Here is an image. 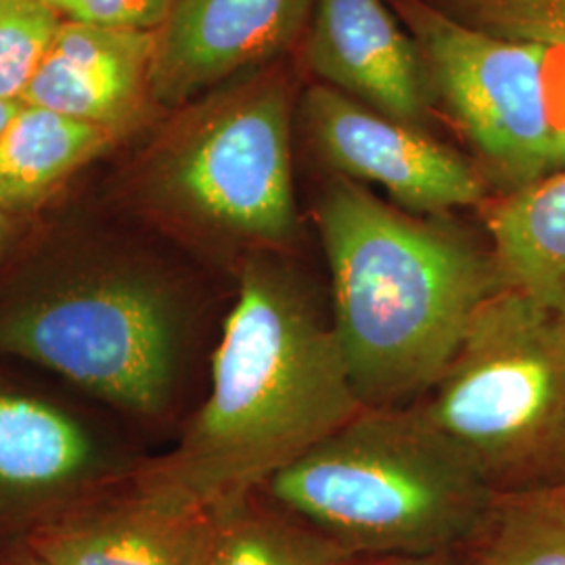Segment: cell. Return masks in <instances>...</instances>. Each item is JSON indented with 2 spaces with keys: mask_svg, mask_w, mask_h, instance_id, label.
<instances>
[{
  "mask_svg": "<svg viewBox=\"0 0 565 565\" xmlns=\"http://www.w3.org/2000/svg\"><path fill=\"white\" fill-rule=\"evenodd\" d=\"M21 103L2 102L0 99V141L9 128V124L15 118V114L20 111Z\"/></svg>",
  "mask_w": 565,
  "mask_h": 565,
  "instance_id": "obj_23",
  "label": "cell"
},
{
  "mask_svg": "<svg viewBox=\"0 0 565 565\" xmlns=\"http://www.w3.org/2000/svg\"><path fill=\"white\" fill-rule=\"evenodd\" d=\"M0 361V539L25 541L65 513L130 484L145 455L128 425Z\"/></svg>",
  "mask_w": 565,
  "mask_h": 565,
  "instance_id": "obj_8",
  "label": "cell"
},
{
  "mask_svg": "<svg viewBox=\"0 0 565 565\" xmlns=\"http://www.w3.org/2000/svg\"><path fill=\"white\" fill-rule=\"evenodd\" d=\"M118 141L95 124L21 103L0 141V214L30 221Z\"/></svg>",
  "mask_w": 565,
  "mask_h": 565,
  "instance_id": "obj_14",
  "label": "cell"
},
{
  "mask_svg": "<svg viewBox=\"0 0 565 565\" xmlns=\"http://www.w3.org/2000/svg\"><path fill=\"white\" fill-rule=\"evenodd\" d=\"M0 565H49L41 562L36 555H32L25 546L21 548L20 553L15 557H9L7 562H2Z\"/></svg>",
  "mask_w": 565,
  "mask_h": 565,
  "instance_id": "obj_24",
  "label": "cell"
},
{
  "mask_svg": "<svg viewBox=\"0 0 565 565\" xmlns=\"http://www.w3.org/2000/svg\"><path fill=\"white\" fill-rule=\"evenodd\" d=\"M415 404L494 494L564 482V317L497 289Z\"/></svg>",
  "mask_w": 565,
  "mask_h": 565,
  "instance_id": "obj_6",
  "label": "cell"
},
{
  "mask_svg": "<svg viewBox=\"0 0 565 565\" xmlns=\"http://www.w3.org/2000/svg\"><path fill=\"white\" fill-rule=\"evenodd\" d=\"M448 553L436 555H385V557H356L345 565H455Z\"/></svg>",
  "mask_w": 565,
  "mask_h": 565,
  "instance_id": "obj_21",
  "label": "cell"
},
{
  "mask_svg": "<svg viewBox=\"0 0 565 565\" xmlns=\"http://www.w3.org/2000/svg\"><path fill=\"white\" fill-rule=\"evenodd\" d=\"M210 515L124 486L65 513L21 545L49 565H203Z\"/></svg>",
  "mask_w": 565,
  "mask_h": 565,
  "instance_id": "obj_13",
  "label": "cell"
},
{
  "mask_svg": "<svg viewBox=\"0 0 565 565\" xmlns=\"http://www.w3.org/2000/svg\"><path fill=\"white\" fill-rule=\"evenodd\" d=\"M465 565H565V480L494 494Z\"/></svg>",
  "mask_w": 565,
  "mask_h": 565,
  "instance_id": "obj_17",
  "label": "cell"
},
{
  "mask_svg": "<svg viewBox=\"0 0 565 565\" xmlns=\"http://www.w3.org/2000/svg\"><path fill=\"white\" fill-rule=\"evenodd\" d=\"M23 223L25 221H15V218H9V216L0 214V252L18 235V231H20Z\"/></svg>",
  "mask_w": 565,
  "mask_h": 565,
  "instance_id": "obj_22",
  "label": "cell"
},
{
  "mask_svg": "<svg viewBox=\"0 0 565 565\" xmlns=\"http://www.w3.org/2000/svg\"><path fill=\"white\" fill-rule=\"evenodd\" d=\"M21 228L0 252V361L42 371L128 427L168 424L198 340L195 291L120 231L23 239Z\"/></svg>",
  "mask_w": 565,
  "mask_h": 565,
  "instance_id": "obj_2",
  "label": "cell"
},
{
  "mask_svg": "<svg viewBox=\"0 0 565 565\" xmlns=\"http://www.w3.org/2000/svg\"><path fill=\"white\" fill-rule=\"evenodd\" d=\"M394 7L422 51L436 102L473 147L488 184L509 193L562 170L548 49L473 30L427 0Z\"/></svg>",
  "mask_w": 565,
  "mask_h": 565,
  "instance_id": "obj_7",
  "label": "cell"
},
{
  "mask_svg": "<svg viewBox=\"0 0 565 565\" xmlns=\"http://www.w3.org/2000/svg\"><path fill=\"white\" fill-rule=\"evenodd\" d=\"M482 207L503 285L565 319V168Z\"/></svg>",
  "mask_w": 565,
  "mask_h": 565,
  "instance_id": "obj_15",
  "label": "cell"
},
{
  "mask_svg": "<svg viewBox=\"0 0 565 565\" xmlns=\"http://www.w3.org/2000/svg\"><path fill=\"white\" fill-rule=\"evenodd\" d=\"M156 32L65 21L21 103L95 124L118 139L141 128L153 105Z\"/></svg>",
  "mask_w": 565,
  "mask_h": 565,
  "instance_id": "obj_12",
  "label": "cell"
},
{
  "mask_svg": "<svg viewBox=\"0 0 565 565\" xmlns=\"http://www.w3.org/2000/svg\"><path fill=\"white\" fill-rule=\"evenodd\" d=\"M564 168H565V141H564Z\"/></svg>",
  "mask_w": 565,
  "mask_h": 565,
  "instance_id": "obj_25",
  "label": "cell"
},
{
  "mask_svg": "<svg viewBox=\"0 0 565 565\" xmlns=\"http://www.w3.org/2000/svg\"><path fill=\"white\" fill-rule=\"evenodd\" d=\"M46 0H0V99L21 103L61 28Z\"/></svg>",
  "mask_w": 565,
  "mask_h": 565,
  "instance_id": "obj_18",
  "label": "cell"
},
{
  "mask_svg": "<svg viewBox=\"0 0 565 565\" xmlns=\"http://www.w3.org/2000/svg\"><path fill=\"white\" fill-rule=\"evenodd\" d=\"M352 557L263 492L210 513L203 565H345Z\"/></svg>",
  "mask_w": 565,
  "mask_h": 565,
  "instance_id": "obj_16",
  "label": "cell"
},
{
  "mask_svg": "<svg viewBox=\"0 0 565 565\" xmlns=\"http://www.w3.org/2000/svg\"><path fill=\"white\" fill-rule=\"evenodd\" d=\"M260 492L352 557L465 546L494 497L417 404L363 406Z\"/></svg>",
  "mask_w": 565,
  "mask_h": 565,
  "instance_id": "obj_4",
  "label": "cell"
},
{
  "mask_svg": "<svg viewBox=\"0 0 565 565\" xmlns=\"http://www.w3.org/2000/svg\"><path fill=\"white\" fill-rule=\"evenodd\" d=\"M317 0H177L156 32L153 102L181 107L302 39Z\"/></svg>",
  "mask_w": 565,
  "mask_h": 565,
  "instance_id": "obj_10",
  "label": "cell"
},
{
  "mask_svg": "<svg viewBox=\"0 0 565 565\" xmlns=\"http://www.w3.org/2000/svg\"><path fill=\"white\" fill-rule=\"evenodd\" d=\"M452 20L507 41L565 51V0H427Z\"/></svg>",
  "mask_w": 565,
  "mask_h": 565,
  "instance_id": "obj_19",
  "label": "cell"
},
{
  "mask_svg": "<svg viewBox=\"0 0 565 565\" xmlns=\"http://www.w3.org/2000/svg\"><path fill=\"white\" fill-rule=\"evenodd\" d=\"M306 61L327 86L424 128L436 103L425 61L384 0H317Z\"/></svg>",
  "mask_w": 565,
  "mask_h": 565,
  "instance_id": "obj_11",
  "label": "cell"
},
{
  "mask_svg": "<svg viewBox=\"0 0 565 565\" xmlns=\"http://www.w3.org/2000/svg\"><path fill=\"white\" fill-rule=\"evenodd\" d=\"M235 287L202 403L130 482L207 515L258 494L364 406L333 327L275 254L245 260Z\"/></svg>",
  "mask_w": 565,
  "mask_h": 565,
  "instance_id": "obj_1",
  "label": "cell"
},
{
  "mask_svg": "<svg viewBox=\"0 0 565 565\" xmlns=\"http://www.w3.org/2000/svg\"><path fill=\"white\" fill-rule=\"evenodd\" d=\"M61 20L135 30L158 32L168 20L177 0H46Z\"/></svg>",
  "mask_w": 565,
  "mask_h": 565,
  "instance_id": "obj_20",
  "label": "cell"
},
{
  "mask_svg": "<svg viewBox=\"0 0 565 565\" xmlns=\"http://www.w3.org/2000/svg\"><path fill=\"white\" fill-rule=\"evenodd\" d=\"M303 118L317 151L338 177L382 186L404 212L445 218L490 200L478 162L424 128L387 118L327 84L306 93Z\"/></svg>",
  "mask_w": 565,
  "mask_h": 565,
  "instance_id": "obj_9",
  "label": "cell"
},
{
  "mask_svg": "<svg viewBox=\"0 0 565 565\" xmlns=\"http://www.w3.org/2000/svg\"><path fill=\"white\" fill-rule=\"evenodd\" d=\"M145 221L233 270L296 239L291 93L260 74L198 105L149 147L124 184Z\"/></svg>",
  "mask_w": 565,
  "mask_h": 565,
  "instance_id": "obj_5",
  "label": "cell"
},
{
  "mask_svg": "<svg viewBox=\"0 0 565 565\" xmlns=\"http://www.w3.org/2000/svg\"><path fill=\"white\" fill-rule=\"evenodd\" d=\"M315 216L331 273V327L361 403L422 401L478 306L505 287L492 249L343 177L324 186Z\"/></svg>",
  "mask_w": 565,
  "mask_h": 565,
  "instance_id": "obj_3",
  "label": "cell"
}]
</instances>
